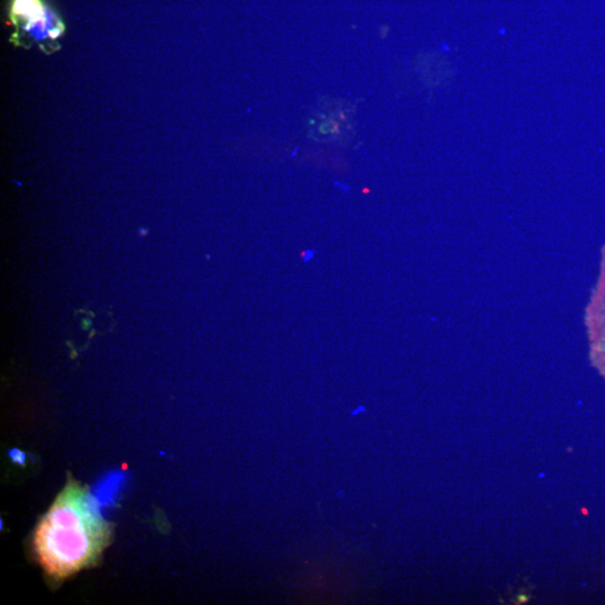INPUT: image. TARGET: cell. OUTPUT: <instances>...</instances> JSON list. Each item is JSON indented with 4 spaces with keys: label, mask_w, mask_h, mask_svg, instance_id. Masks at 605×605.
<instances>
[{
    "label": "cell",
    "mask_w": 605,
    "mask_h": 605,
    "mask_svg": "<svg viewBox=\"0 0 605 605\" xmlns=\"http://www.w3.org/2000/svg\"><path fill=\"white\" fill-rule=\"evenodd\" d=\"M98 503L70 480L41 520L34 546L50 577L63 579L92 565L108 545L112 524L101 516Z\"/></svg>",
    "instance_id": "6da1fadb"
},
{
    "label": "cell",
    "mask_w": 605,
    "mask_h": 605,
    "mask_svg": "<svg viewBox=\"0 0 605 605\" xmlns=\"http://www.w3.org/2000/svg\"><path fill=\"white\" fill-rule=\"evenodd\" d=\"M12 17L29 40L37 43L57 41L65 31L60 19L42 5L41 0H15Z\"/></svg>",
    "instance_id": "7a4b0ae2"
},
{
    "label": "cell",
    "mask_w": 605,
    "mask_h": 605,
    "mask_svg": "<svg viewBox=\"0 0 605 605\" xmlns=\"http://www.w3.org/2000/svg\"><path fill=\"white\" fill-rule=\"evenodd\" d=\"M589 329L592 358L596 368L605 376V256L598 290L589 310Z\"/></svg>",
    "instance_id": "3957f363"
},
{
    "label": "cell",
    "mask_w": 605,
    "mask_h": 605,
    "mask_svg": "<svg viewBox=\"0 0 605 605\" xmlns=\"http://www.w3.org/2000/svg\"><path fill=\"white\" fill-rule=\"evenodd\" d=\"M121 481L120 476H110L103 484L99 485L98 493H97V501L108 505L112 501L113 494H116L118 486Z\"/></svg>",
    "instance_id": "277c9868"
},
{
    "label": "cell",
    "mask_w": 605,
    "mask_h": 605,
    "mask_svg": "<svg viewBox=\"0 0 605 605\" xmlns=\"http://www.w3.org/2000/svg\"><path fill=\"white\" fill-rule=\"evenodd\" d=\"M8 454H10V458L12 459V462L19 465L25 464V459H27L25 458V453L19 451V448H12Z\"/></svg>",
    "instance_id": "5b68a950"
}]
</instances>
